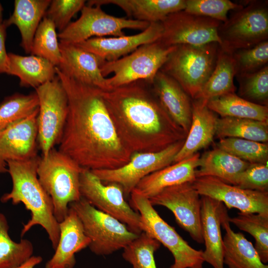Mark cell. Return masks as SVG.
<instances>
[{
	"instance_id": "6da1fadb",
	"label": "cell",
	"mask_w": 268,
	"mask_h": 268,
	"mask_svg": "<svg viewBox=\"0 0 268 268\" xmlns=\"http://www.w3.org/2000/svg\"><path fill=\"white\" fill-rule=\"evenodd\" d=\"M67 94L68 111L58 150L91 171L114 169L130 160L132 152L119 138L101 93L56 67Z\"/></svg>"
},
{
	"instance_id": "7a4b0ae2",
	"label": "cell",
	"mask_w": 268,
	"mask_h": 268,
	"mask_svg": "<svg viewBox=\"0 0 268 268\" xmlns=\"http://www.w3.org/2000/svg\"><path fill=\"white\" fill-rule=\"evenodd\" d=\"M101 93L119 138L132 153L158 152L186 139L151 84L138 80Z\"/></svg>"
},
{
	"instance_id": "3957f363",
	"label": "cell",
	"mask_w": 268,
	"mask_h": 268,
	"mask_svg": "<svg viewBox=\"0 0 268 268\" xmlns=\"http://www.w3.org/2000/svg\"><path fill=\"white\" fill-rule=\"evenodd\" d=\"M40 158L37 155L28 159L7 162L12 188L9 193L1 197V201H11L13 204L23 203L30 211L31 218L23 225L21 236L33 226L40 225L46 231L55 250L60 238L59 223L54 214L52 200L38 178L37 170Z\"/></svg>"
},
{
	"instance_id": "277c9868",
	"label": "cell",
	"mask_w": 268,
	"mask_h": 268,
	"mask_svg": "<svg viewBox=\"0 0 268 268\" xmlns=\"http://www.w3.org/2000/svg\"><path fill=\"white\" fill-rule=\"evenodd\" d=\"M82 169L55 148L41 157L38 178L52 200L54 214L59 223L67 215L69 204L81 198L79 179Z\"/></svg>"
},
{
	"instance_id": "5b68a950",
	"label": "cell",
	"mask_w": 268,
	"mask_h": 268,
	"mask_svg": "<svg viewBox=\"0 0 268 268\" xmlns=\"http://www.w3.org/2000/svg\"><path fill=\"white\" fill-rule=\"evenodd\" d=\"M218 45L217 43L177 45L160 70L174 79L195 99L214 69Z\"/></svg>"
},
{
	"instance_id": "8992f818",
	"label": "cell",
	"mask_w": 268,
	"mask_h": 268,
	"mask_svg": "<svg viewBox=\"0 0 268 268\" xmlns=\"http://www.w3.org/2000/svg\"><path fill=\"white\" fill-rule=\"evenodd\" d=\"M177 46H167L159 40L142 45L130 54L111 62H104L101 71L109 88L144 80L152 84L154 77Z\"/></svg>"
},
{
	"instance_id": "52a82bcc",
	"label": "cell",
	"mask_w": 268,
	"mask_h": 268,
	"mask_svg": "<svg viewBox=\"0 0 268 268\" xmlns=\"http://www.w3.org/2000/svg\"><path fill=\"white\" fill-rule=\"evenodd\" d=\"M130 206L139 214L142 231L163 244L174 261L169 268H203V251L192 248L159 215L149 199L133 191Z\"/></svg>"
},
{
	"instance_id": "ba28073f",
	"label": "cell",
	"mask_w": 268,
	"mask_h": 268,
	"mask_svg": "<svg viewBox=\"0 0 268 268\" xmlns=\"http://www.w3.org/2000/svg\"><path fill=\"white\" fill-rule=\"evenodd\" d=\"M84 233L90 240L91 251L99 256L109 255L123 249L139 234L116 218L98 210L81 198L71 202Z\"/></svg>"
},
{
	"instance_id": "9c48e42d",
	"label": "cell",
	"mask_w": 268,
	"mask_h": 268,
	"mask_svg": "<svg viewBox=\"0 0 268 268\" xmlns=\"http://www.w3.org/2000/svg\"><path fill=\"white\" fill-rule=\"evenodd\" d=\"M35 92L39 101L37 141L45 156L60 142L68 114V99L57 75L36 88Z\"/></svg>"
},
{
	"instance_id": "30bf717a",
	"label": "cell",
	"mask_w": 268,
	"mask_h": 268,
	"mask_svg": "<svg viewBox=\"0 0 268 268\" xmlns=\"http://www.w3.org/2000/svg\"><path fill=\"white\" fill-rule=\"evenodd\" d=\"M79 184L81 198L90 204L123 223L135 233L142 232L140 216L127 202L120 185H106L91 170L83 168Z\"/></svg>"
},
{
	"instance_id": "8fae6325",
	"label": "cell",
	"mask_w": 268,
	"mask_h": 268,
	"mask_svg": "<svg viewBox=\"0 0 268 268\" xmlns=\"http://www.w3.org/2000/svg\"><path fill=\"white\" fill-rule=\"evenodd\" d=\"M218 35L221 50L232 54L238 49L253 47L268 37V10L266 4L253 3L239 9L221 24Z\"/></svg>"
},
{
	"instance_id": "7c38bea8",
	"label": "cell",
	"mask_w": 268,
	"mask_h": 268,
	"mask_svg": "<svg viewBox=\"0 0 268 268\" xmlns=\"http://www.w3.org/2000/svg\"><path fill=\"white\" fill-rule=\"evenodd\" d=\"M149 23L125 17H119L104 12L99 5H85L81 15L58 34L60 42L76 44L93 37L126 35L125 29L145 30Z\"/></svg>"
},
{
	"instance_id": "4fadbf2b",
	"label": "cell",
	"mask_w": 268,
	"mask_h": 268,
	"mask_svg": "<svg viewBox=\"0 0 268 268\" xmlns=\"http://www.w3.org/2000/svg\"><path fill=\"white\" fill-rule=\"evenodd\" d=\"M185 140L155 152L133 153L129 161L119 168L91 171L104 183H115L129 196L138 183L147 175L173 164Z\"/></svg>"
},
{
	"instance_id": "5bb4252c",
	"label": "cell",
	"mask_w": 268,
	"mask_h": 268,
	"mask_svg": "<svg viewBox=\"0 0 268 268\" xmlns=\"http://www.w3.org/2000/svg\"><path fill=\"white\" fill-rule=\"evenodd\" d=\"M163 33L159 39L167 46H199L221 41L218 35L221 22L193 14L184 10L171 13L161 22Z\"/></svg>"
},
{
	"instance_id": "9a60e30c",
	"label": "cell",
	"mask_w": 268,
	"mask_h": 268,
	"mask_svg": "<svg viewBox=\"0 0 268 268\" xmlns=\"http://www.w3.org/2000/svg\"><path fill=\"white\" fill-rule=\"evenodd\" d=\"M192 183H186L167 187L149 198L151 204L169 209L177 224L188 232L196 242L203 240L201 223V200Z\"/></svg>"
},
{
	"instance_id": "2e32d148",
	"label": "cell",
	"mask_w": 268,
	"mask_h": 268,
	"mask_svg": "<svg viewBox=\"0 0 268 268\" xmlns=\"http://www.w3.org/2000/svg\"><path fill=\"white\" fill-rule=\"evenodd\" d=\"M192 185L201 196L217 200L229 209L268 215V192L242 189L212 176L197 177Z\"/></svg>"
},
{
	"instance_id": "e0dca14e",
	"label": "cell",
	"mask_w": 268,
	"mask_h": 268,
	"mask_svg": "<svg viewBox=\"0 0 268 268\" xmlns=\"http://www.w3.org/2000/svg\"><path fill=\"white\" fill-rule=\"evenodd\" d=\"M38 110L0 134V174L8 172L9 161L23 160L38 155Z\"/></svg>"
},
{
	"instance_id": "ac0fdd59",
	"label": "cell",
	"mask_w": 268,
	"mask_h": 268,
	"mask_svg": "<svg viewBox=\"0 0 268 268\" xmlns=\"http://www.w3.org/2000/svg\"><path fill=\"white\" fill-rule=\"evenodd\" d=\"M163 30L161 22H152L145 30L135 35L93 37L75 45L104 62H111L130 54L142 45L158 40Z\"/></svg>"
},
{
	"instance_id": "d6986e66",
	"label": "cell",
	"mask_w": 268,
	"mask_h": 268,
	"mask_svg": "<svg viewBox=\"0 0 268 268\" xmlns=\"http://www.w3.org/2000/svg\"><path fill=\"white\" fill-rule=\"evenodd\" d=\"M62 59L57 67L66 75L102 90L109 89L100 67L104 62L75 44L60 42Z\"/></svg>"
},
{
	"instance_id": "ffe728a7",
	"label": "cell",
	"mask_w": 268,
	"mask_h": 268,
	"mask_svg": "<svg viewBox=\"0 0 268 268\" xmlns=\"http://www.w3.org/2000/svg\"><path fill=\"white\" fill-rule=\"evenodd\" d=\"M201 229L205 247L203 251L204 261L213 268H224L221 226L227 212L226 207L222 202L208 197L201 196Z\"/></svg>"
},
{
	"instance_id": "44dd1931",
	"label": "cell",
	"mask_w": 268,
	"mask_h": 268,
	"mask_svg": "<svg viewBox=\"0 0 268 268\" xmlns=\"http://www.w3.org/2000/svg\"><path fill=\"white\" fill-rule=\"evenodd\" d=\"M160 104L170 118L187 134L191 127L192 102L172 77L159 70L151 84Z\"/></svg>"
},
{
	"instance_id": "7402d4cb",
	"label": "cell",
	"mask_w": 268,
	"mask_h": 268,
	"mask_svg": "<svg viewBox=\"0 0 268 268\" xmlns=\"http://www.w3.org/2000/svg\"><path fill=\"white\" fill-rule=\"evenodd\" d=\"M60 238L55 252L45 268H73L75 253L88 247L90 240L75 211L69 207L65 218L59 223Z\"/></svg>"
},
{
	"instance_id": "603a6c76",
	"label": "cell",
	"mask_w": 268,
	"mask_h": 268,
	"mask_svg": "<svg viewBox=\"0 0 268 268\" xmlns=\"http://www.w3.org/2000/svg\"><path fill=\"white\" fill-rule=\"evenodd\" d=\"M200 158V154L197 152L155 171L143 178L133 191L149 199L167 187L193 183L196 179V171Z\"/></svg>"
},
{
	"instance_id": "cb8c5ba5",
	"label": "cell",
	"mask_w": 268,
	"mask_h": 268,
	"mask_svg": "<svg viewBox=\"0 0 268 268\" xmlns=\"http://www.w3.org/2000/svg\"><path fill=\"white\" fill-rule=\"evenodd\" d=\"M206 101L196 99L192 102V123L181 149L173 163L188 158L212 141L216 131L217 118L206 105Z\"/></svg>"
},
{
	"instance_id": "d4e9b609",
	"label": "cell",
	"mask_w": 268,
	"mask_h": 268,
	"mask_svg": "<svg viewBox=\"0 0 268 268\" xmlns=\"http://www.w3.org/2000/svg\"><path fill=\"white\" fill-rule=\"evenodd\" d=\"M115 4L131 19L149 23L161 22L169 14L183 10L185 0H92L87 5Z\"/></svg>"
},
{
	"instance_id": "484cf974",
	"label": "cell",
	"mask_w": 268,
	"mask_h": 268,
	"mask_svg": "<svg viewBox=\"0 0 268 268\" xmlns=\"http://www.w3.org/2000/svg\"><path fill=\"white\" fill-rule=\"evenodd\" d=\"M227 212L221 226L225 233L223 238V263L229 268H268L262 263L254 246L241 232L231 228Z\"/></svg>"
},
{
	"instance_id": "4316f807",
	"label": "cell",
	"mask_w": 268,
	"mask_h": 268,
	"mask_svg": "<svg viewBox=\"0 0 268 268\" xmlns=\"http://www.w3.org/2000/svg\"><path fill=\"white\" fill-rule=\"evenodd\" d=\"M50 0H15L12 14L3 21L7 27L14 24L21 36L20 45L31 53L35 34L51 3Z\"/></svg>"
},
{
	"instance_id": "83f0119b",
	"label": "cell",
	"mask_w": 268,
	"mask_h": 268,
	"mask_svg": "<svg viewBox=\"0 0 268 268\" xmlns=\"http://www.w3.org/2000/svg\"><path fill=\"white\" fill-rule=\"evenodd\" d=\"M8 67L6 74L19 77L22 87L35 89L52 80L57 75L56 67L48 60L31 55L20 56L8 53Z\"/></svg>"
},
{
	"instance_id": "f1b7e54d",
	"label": "cell",
	"mask_w": 268,
	"mask_h": 268,
	"mask_svg": "<svg viewBox=\"0 0 268 268\" xmlns=\"http://www.w3.org/2000/svg\"><path fill=\"white\" fill-rule=\"evenodd\" d=\"M251 163L216 148L207 151L200 158L197 177L212 176L233 185L236 176Z\"/></svg>"
},
{
	"instance_id": "f546056e",
	"label": "cell",
	"mask_w": 268,
	"mask_h": 268,
	"mask_svg": "<svg viewBox=\"0 0 268 268\" xmlns=\"http://www.w3.org/2000/svg\"><path fill=\"white\" fill-rule=\"evenodd\" d=\"M236 73V62L232 54L221 49L212 72L195 99L207 101L224 94L234 93L236 88L233 79Z\"/></svg>"
},
{
	"instance_id": "4dcf8cb0",
	"label": "cell",
	"mask_w": 268,
	"mask_h": 268,
	"mask_svg": "<svg viewBox=\"0 0 268 268\" xmlns=\"http://www.w3.org/2000/svg\"><path fill=\"white\" fill-rule=\"evenodd\" d=\"M207 107L221 117H232L268 122L267 106L242 98L234 93H229L209 99Z\"/></svg>"
},
{
	"instance_id": "1f68e13d",
	"label": "cell",
	"mask_w": 268,
	"mask_h": 268,
	"mask_svg": "<svg viewBox=\"0 0 268 268\" xmlns=\"http://www.w3.org/2000/svg\"><path fill=\"white\" fill-rule=\"evenodd\" d=\"M215 134L220 138L234 137L266 143L268 122L232 117L217 118Z\"/></svg>"
},
{
	"instance_id": "d6a6232c",
	"label": "cell",
	"mask_w": 268,
	"mask_h": 268,
	"mask_svg": "<svg viewBox=\"0 0 268 268\" xmlns=\"http://www.w3.org/2000/svg\"><path fill=\"white\" fill-rule=\"evenodd\" d=\"M39 108L36 93L28 95L15 93L0 103V134L27 118Z\"/></svg>"
},
{
	"instance_id": "836d02e7",
	"label": "cell",
	"mask_w": 268,
	"mask_h": 268,
	"mask_svg": "<svg viewBox=\"0 0 268 268\" xmlns=\"http://www.w3.org/2000/svg\"><path fill=\"white\" fill-rule=\"evenodd\" d=\"M8 230L6 219L0 213V268H17L33 256V246L25 239L13 241Z\"/></svg>"
},
{
	"instance_id": "e575fe53",
	"label": "cell",
	"mask_w": 268,
	"mask_h": 268,
	"mask_svg": "<svg viewBox=\"0 0 268 268\" xmlns=\"http://www.w3.org/2000/svg\"><path fill=\"white\" fill-rule=\"evenodd\" d=\"M230 223L251 234L255 240L254 247L263 263L268 262V215L239 212L230 218Z\"/></svg>"
},
{
	"instance_id": "d590c367",
	"label": "cell",
	"mask_w": 268,
	"mask_h": 268,
	"mask_svg": "<svg viewBox=\"0 0 268 268\" xmlns=\"http://www.w3.org/2000/svg\"><path fill=\"white\" fill-rule=\"evenodd\" d=\"M54 23L44 16L39 25L33 40L31 54L43 58L58 67L61 59L60 43Z\"/></svg>"
},
{
	"instance_id": "8d00e7d4",
	"label": "cell",
	"mask_w": 268,
	"mask_h": 268,
	"mask_svg": "<svg viewBox=\"0 0 268 268\" xmlns=\"http://www.w3.org/2000/svg\"><path fill=\"white\" fill-rule=\"evenodd\" d=\"M161 244L145 232L124 249L122 256L132 268H156L154 254Z\"/></svg>"
},
{
	"instance_id": "74e56055",
	"label": "cell",
	"mask_w": 268,
	"mask_h": 268,
	"mask_svg": "<svg viewBox=\"0 0 268 268\" xmlns=\"http://www.w3.org/2000/svg\"><path fill=\"white\" fill-rule=\"evenodd\" d=\"M217 148L250 163L268 164V145L266 143L225 137L220 138Z\"/></svg>"
},
{
	"instance_id": "f35d334b",
	"label": "cell",
	"mask_w": 268,
	"mask_h": 268,
	"mask_svg": "<svg viewBox=\"0 0 268 268\" xmlns=\"http://www.w3.org/2000/svg\"><path fill=\"white\" fill-rule=\"evenodd\" d=\"M242 8L241 5L228 0H187L184 10L224 23L228 19L227 15L229 11Z\"/></svg>"
},
{
	"instance_id": "ab89813d",
	"label": "cell",
	"mask_w": 268,
	"mask_h": 268,
	"mask_svg": "<svg viewBox=\"0 0 268 268\" xmlns=\"http://www.w3.org/2000/svg\"><path fill=\"white\" fill-rule=\"evenodd\" d=\"M236 62V73H250L268 61V42L265 41L246 49H242L235 55L232 54Z\"/></svg>"
},
{
	"instance_id": "60d3db41",
	"label": "cell",
	"mask_w": 268,
	"mask_h": 268,
	"mask_svg": "<svg viewBox=\"0 0 268 268\" xmlns=\"http://www.w3.org/2000/svg\"><path fill=\"white\" fill-rule=\"evenodd\" d=\"M84 0H53L44 16L50 19L59 32L70 23L72 17L85 5Z\"/></svg>"
},
{
	"instance_id": "b9f144b4",
	"label": "cell",
	"mask_w": 268,
	"mask_h": 268,
	"mask_svg": "<svg viewBox=\"0 0 268 268\" xmlns=\"http://www.w3.org/2000/svg\"><path fill=\"white\" fill-rule=\"evenodd\" d=\"M233 185L244 189L268 192V164L251 163L236 176Z\"/></svg>"
},
{
	"instance_id": "7bdbcfd3",
	"label": "cell",
	"mask_w": 268,
	"mask_h": 268,
	"mask_svg": "<svg viewBox=\"0 0 268 268\" xmlns=\"http://www.w3.org/2000/svg\"><path fill=\"white\" fill-rule=\"evenodd\" d=\"M245 78L241 85V93L248 99L266 101L268 97V67L259 70L241 75Z\"/></svg>"
},
{
	"instance_id": "ee69618b",
	"label": "cell",
	"mask_w": 268,
	"mask_h": 268,
	"mask_svg": "<svg viewBox=\"0 0 268 268\" xmlns=\"http://www.w3.org/2000/svg\"><path fill=\"white\" fill-rule=\"evenodd\" d=\"M7 27L3 21L0 23V73H6L8 67V56L5 48Z\"/></svg>"
},
{
	"instance_id": "f6af8a7d",
	"label": "cell",
	"mask_w": 268,
	"mask_h": 268,
	"mask_svg": "<svg viewBox=\"0 0 268 268\" xmlns=\"http://www.w3.org/2000/svg\"><path fill=\"white\" fill-rule=\"evenodd\" d=\"M43 261L41 256H32L17 268H34Z\"/></svg>"
},
{
	"instance_id": "bcb514c9",
	"label": "cell",
	"mask_w": 268,
	"mask_h": 268,
	"mask_svg": "<svg viewBox=\"0 0 268 268\" xmlns=\"http://www.w3.org/2000/svg\"><path fill=\"white\" fill-rule=\"evenodd\" d=\"M2 11L3 8L0 2V23H2L3 21L2 20Z\"/></svg>"
}]
</instances>
